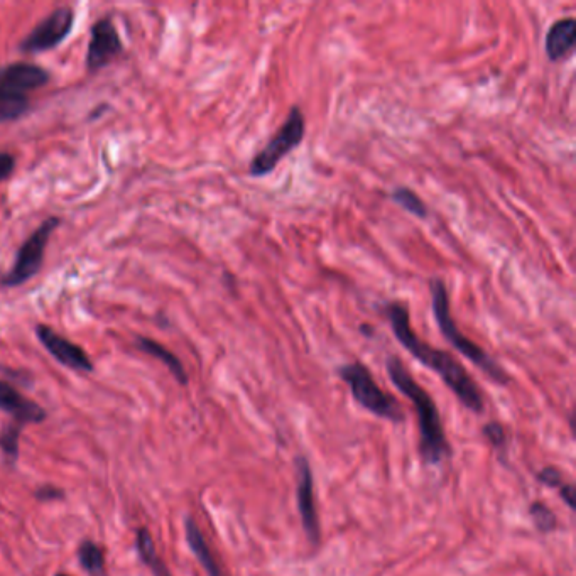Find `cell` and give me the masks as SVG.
Returning a JSON list of instances; mask_svg holds the SVG:
<instances>
[{
    "instance_id": "obj_1",
    "label": "cell",
    "mask_w": 576,
    "mask_h": 576,
    "mask_svg": "<svg viewBox=\"0 0 576 576\" xmlns=\"http://www.w3.org/2000/svg\"><path fill=\"white\" fill-rule=\"evenodd\" d=\"M382 311L391 323L397 342L401 343L419 364L433 370L465 408L475 414L484 413V394L480 391L479 384L473 381L472 375L468 374L467 369L452 354L421 340L411 327L408 306L401 301H391L384 305Z\"/></svg>"
},
{
    "instance_id": "obj_2",
    "label": "cell",
    "mask_w": 576,
    "mask_h": 576,
    "mask_svg": "<svg viewBox=\"0 0 576 576\" xmlns=\"http://www.w3.org/2000/svg\"><path fill=\"white\" fill-rule=\"evenodd\" d=\"M386 370L397 391L408 397L418 411L419 453L423 457V462L431 467L445 462L446 458L452 457V446L448 443L440 411L436 408L430 392L414 379L408 367L397 355L387 357Z\"/></svg>"
},
{
    "instance_id": "obj_3",
    "label": "cell",
    "mask_w": 576,
    "mask_h": 576,
    "mask_svg": "<svg viewBox=\"0 0 576 576\" xmlns=\"http://www.w3.org/2000/svg\"><path fill=\"white\" fill-rule=\"evenodd\" d=\"M430 293L436 325L440 328L441 335L445 337L446 342L452 343V347L458 350L465 359L470 360L475 367H479L490 381H494L499 386H507L511 382V377L504 367L494 357H490L484 348L465 337L457 327L452 311H450V296H448L445 281L440 278L431 279Z\"/></svg>"
},
{
    "instance_id": "obj_4",
    "label": "cell",
    "mask_w": 576,
    "mask_h": 576,
    "mask_svg": "<svg viewBox=\"0 0 576 576\" xmlns=\"http://www.w3.org/2000/svg\"><path fill=\"white\" fill-rule=\"evenodd\" d=\"M48 82V71L26 61L0 68V122H12L28 114L26 93L38 90Z\"/></svg>"
},
{
    "instance_id": "obj_5",
    "label": "cell",
    "mask_w": 576,
    "mask_h": 576,
    "mask_svg": "<svg viewBox=\"0 0 576 576\" xmlns=\"http://www.w3.org/2000/svg\"><path fill=\"white\" fill-rule=\"evenodd\" d=\"M338 375L345 384H348L355 401L365 411L391 423L401 424L406 421L403 406L399 404L396 397L391 396L389 392L382 391L367 365L362 362L342 365L338 369Z\"/></svg>"
},
{
    "instance_id": "obj_6",
    "label": "cell",
    "mask_w": 576,
    "mask_h": 576,
    "mask_svg": "<svg viewBox=\"0 0 576 576\" xmlns=\"http://www.w3.org/2000/svg\"><path fill=\"white\" fill-rule=\"evenodd\" d=\"M305 132V115L298 105H293L289 109L288 117L281 125V129L250 161V176L252 178H264L267 174H271L274 169L278 168V164L303 142Z\"/></svg>"
},
{
    "instance_id": "obj_7",
    "label": "cell",
    "mask_w": 576,
    "mask_h": 576,
    "mask_svg": "<svg viewBox=\"0 0 576 576\" xmlns=\"http://www.w3.org/2000/svg\"><path fill=\"white\" fill-rule=\"evenodd\" d=\"M60 225V218L49 217L39 225L38 230L29 237L21 249L17 250L16 261L11 271L0 278V284L4 288H16L33 279L43 266L44 252L48 247L49 237L53 235L56 227Z\"/></svg>"
},
{
    "instance_id": "obj_8",
    "label": "cell",
    "mask_w": 576,
    "mask_h": 576,
    "mask_svg": "<svg viewBox=\"0 0 576 576\" xmlns=\"http://www.w3.org/2000/svg\"><path fill=\"white\" fill-rule=\"evenodd\" d=\"M296 467V500H298L299 517L301 526L305 531L306 539L313 548H318L321 543L320 517L315 504V482L311 472L310 460L305 455L294 458Z\"/></svg>"
},
{
    "instance_id": "obj_9",
    "label": "cell",
    "mask_w": 576,
    "mask_h": 576,
    "mask_svg": "<svg viewBox=\"0 0 576 576\" xmlns=\"http://www.w3.org/2000/svg\"><path fill=\"white\" fill-rule=\"evenodd\" d=\"M73 22H75V12L71 11L70 7H60L39 22L38 26L22 39L19 49L22 53L34 55V53H43V51L56 48L71 33Z\"/></svg>"
},
{
    "instance_id": "obj_10",
    "label": "cell",
    "mask_w": 576,
    "mask_h": 576,
    "mask_svg": "<svg viewBox=\"0 0 576 576\" xmlns=\"http://www.w3.org/2000/svg\"><path fill=\"white\" fill-rule=\"evenodd\" d=\"M124 51L119 33L110 17L98 19L92 28V38L88 44L87 68L88 71L102 70Z\"/></svg>"
},
{
    "instance_id": "obj_11",
    "label": "cell",
    "mask_w": 576,
    "mask_h": 576,
    "mask_svg": "<svg viewBox=\"0 0 576 576\" xmlns=\"http://www.w3.org/2000/svg\"><path fill=\"white\" fill-rule=\"evenodd\" d=\"M36 335H38L39 342L43 343L44 348L48 350L49 354L53 355L60 364L70 369L82 370V372H92L93 364L87 352L82 347H78L75 343L61 337L60 333H56L53 328L48 325H38L36 327Z\"/></svg>"
},
{
    "instance_id": "obj_12",
    "label": "cell",
    "mask_w": 576,
    "mask_h": 576,
    "mask_svg": "<svg viewBox=\"0 0 576 576\" xmlns=\"http://www.w3.org/2000/svg\"><path fill=\"white\" fill-rule=\"evenodd\" d=\"M0 411H6L14 418V423H41L46 419V411L28 397L22 396L16 387L0 381Z\"/></svg>"
},
{
    "instance_id": "obj_13",
    "label": "cell",
    "mask_w": 576,
    "mask_h": 576,
    "mask_svg": "<svg viewBox=\"0 0 576 576\" xmlns=\"http://www.w3.org/2000/svg\"><path fill=\"white\" fill-rule=\"evenodd\" d=\"M575 33V17L560 19L549 28L544 41V51L549 61H560L570 55L575 48Z\"/></svg>"
},
{
    "instance_id": "obj_14",
    "label": "cell",
    "mask_w": 576,
    "mask_h": 576,
    "mask_svg": "<svg viewBox=\"0 0 576 576\" xmlns=\"http://www.w3.org/2000/svg\"><path fill=\"white\" fill-rule=\"evenodd\" d=\"M185 533L191 553L196 556V560L200 561V565L203 566V570L207 571V575L223 576V571L218 565L217 558L213 556L207 539L203 538L202 529L198 528V524H196L193 517H186Z\"/></svg>"
},
{
    "instance_id": "obj_15",
    "label": "cell",
    "mask_w": 576,
    "mask_h": 576,
    "mask_svg": "<svg viewBox=\"0 0 576 576\" xmlns=\"http://www.w3.org/2000/svg\"><path fill=\"white\" fill-rule=\"evenodd\" d=\"M137 347L141 348L142 352L147 355H153L154 359L161 360L169 372L174 375V379L186 386L188 384V374H186L185 365L181 364V360L176 355L168 350V348L156 342L153 338L137 337Z\"/></svg>"
},
{
    "instance_id": "obj_16",
    "label": "cell",
    "mask_w": 576,
    "mask_h": 576,
    "mask_svg": "<svg viewBox=\"0 0 576 576\" xmlns=\"http://www.w3.org/2000/svg\"><path fill=\"white\" fill-rule=\"evenodd\" d=\"M137 553L144 561V565L149 566L154 576H171L168 566L158 556L156 546H154L153 536L146 528L137 529L136 539Z\"/></svg>"
},
{
    "instance_id": "obj_17",
    "label": "cell",
    "mask_w": 576,
    "mask_h": 576,
    "mask_svg": "<svg viewBox=\"0 0 576 576\" xmlns=\"http://www.w3.org/2000/svg\"><path fill=\"white\" fill-rule=\"evenodd\" d=\"M78 561L88 575L104 576L105 555L102 548L93 541H83L78 548Z\"/></svg>"
},
{
    "instance_id": "obj_18",
    "label": "cell",
    "mask_w": 576,
    "mask_h": 576,
    "mask_svg": "<svg viewBox=\"0 0 576 576\" xmlns=\"http://www.w3.org/2000/svg\"><path fill=\"white\" fill-rule=\"evenodd\" d=\"M391 198L394 203H397L399 207L404 208L406 212L411 213L414 217L421 218V220L428 217V207L424 205L418 193H414L413 190H409L406 186H399V188L392 191Z\"/></svg>"
},
{
    "instance_id": "obj_19",
    "label": "cell",
    "mask_w": 576,
    "mask_h": 576,
    "mask_svg": "<svg viewBox=\"0 0 576 576\" xmlns=\"http://www.w3.org/2000/svg\"><path fill=\"white\" fill-rule=\"evenodd\" d=\"M529 516L533 519L534 528L541 534L555 533L558 529V517L544 502H533L529 507Z\"/></svg>"
},
{
    "instance_id": "obj_20",
    "label": "cell",
    "mask_w": 576,
    "mask_h": 576,
    "mask_svg": "<svg viewBox=\"0 0 576 576\" xmlns=\"http://www.w3.org/2000/svg\"><path fill=\"white\" fill-rule=\"evenodd\" d=\"M21 424L12 423L6 426L4 430L0 431V448L6 455L7 462L14 465L17 462V455H19V436H21Z\"/></svg>"
},
{
    "instance_id": "obj_21",
    "label": "cell",
    "mask_w": 576,
    "mask_h": 576,
    "mask_svg": "<svg viewBox=\"0 0 576 576\" xmlns=\"http://www.w3.org/2000/svg\"><path fill=\"white\" fill-rule=\"evenodd\" d=\"M482 435L489 440L490 445L494 446L495 450H504L507 446L506 428L497 421L485 423L484 428H482Z\"/></svg>"
},
{
    "instance_id": "obj_22",
    "label": "cell",
    "mask_w": 576,
    "mask_h": 576,
    "mask_svg": "<svg viewBox=\"0 0 576 576\" xmlns=\"http://www.w3.org/2000/svg\"><path fill=\"white\" fill-rule=\"evenodd\" d=\"M536 479H538L539 484L551 487V489H560L561 485L565 484L563 472L556 467H544L543 470L536 473Z\"/></svg>"
},
{
    "instance_id": "obj_23",
    "label": "cell",
    "mask_w": 576,
    "mask_h": 576,
    "mask_svg": "<svg viewBox=\"0 0 576 576\" xmlns=\"http://www.w3.org/2000/svg\"><path fill=\"white\" fill-rule=\"evenodd\" d=\"M36 499L43 500V502H48V500L63 499L65 497V492L58 489L55 485H43L36 490Z\"/></svg>"
},
{
    "instance_id": "obj_24",
    "label": "cell",
    "mask_w": 576,
    "mask_h": 576,
    "mask_svg": "<svg viewBox=\"0 0 576 576\" xmlns=\"http://www.w3.org/2000/svg\"><path fill=\"white\" fill-rule=\"evenodd\" d=\"M16 168V159L9 153H0V181L7 180Z\"/></svg>"
},
{
    "instance_id": "obj_25",
    "label": "cell",
    "mask_w": 576,
    "mask_h": 576,
    "mask_svg": "<svg viewBox=\"0 0 576 576\" xmlns=\"http://www.w3.org/2000/svg\"><path fill=\"white\" fill-rule=\"evenodd\" d=\"M561 499L565 500L566 506L575 509V485L563 484L560 487Z\"/></svg>"
},
{
    "instance_id": "obj_26",
    "label": "cell",
    "mask_w": 576,
    "mask_h": 576,
    "mask_svg": "<svg viewBox=\"0 0 576 576\" xmlns=\"http://www.w3.org/2000/svg\"><path fill=\"white\" fill-rule=\"evenodd\" d=\"M56 576H70V575H65V573H60V575H56Z\"/></svg>"
}]
</instances>
